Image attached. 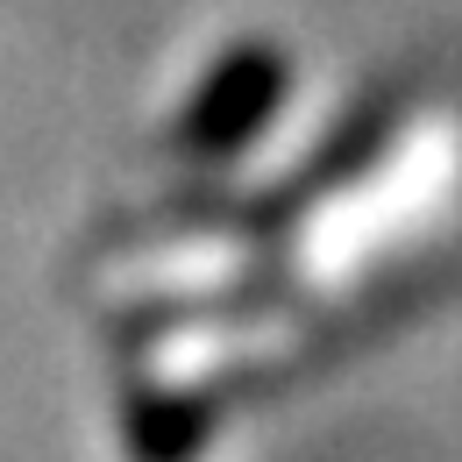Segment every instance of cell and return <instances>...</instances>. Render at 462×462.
<instances>
[{
  "label": "cell",
  "instance_id": "cell-1",
  "mask_svg": "<svg viewBox=\"0 0 462 462\" xmlns=\"http://www.w3.org/2000/svg\"><path fill=\"white\" fill-rule=\"evenodd\" d=\"M271 93H278V58L271 51H242L214 71V86L199 93V107H192V128H185V150H228L242 143L256 115L271 107Z\"/></svg>",
  "mask_w": 462,
  "mask_h": 462
}]
</instances>
